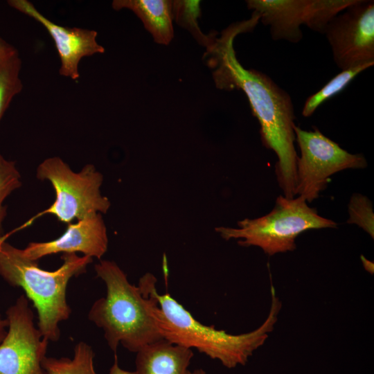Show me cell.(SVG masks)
<instances>
[{"label":"cell","instance_id":"cell-1","mask_svg":"<svg viewBox=\"0 0 374 374\" xmlns=\"http://www.w3.org/2000/svg\"><path fill=\"white\" fill-rule=\"evenodd\" d=\"M259 21L258 15L252 12L249 19L229 25L219 36L215 31L203 59L212 71L217 88L240 89L245 93L253 115L259 122L262 144L277 156L276 175L283 196L293 198L298 155L294 144L295 114L292 98L267 74L245 69L233 47L235 37L252 31Z\"/></svg>","mask_w":374,"mask_h":374},{"label":"cell","instance_id":"cell-2","mask_svg":"<svg viewBox=\"0 0 374 374\" xmlns=\"http://www.w3.org/2000/svg\"><path fill=\"white\" fill-rule=\"evenodd\" d=\"M94 268L97 276L105 283L107 294L93 303L88 318L104 331L115 359L120 344L129 351L137 353L162 339L154 316L157 303L153 294L155 276L147 273L135 286L115 262L101 260Z\"/></svg>","mask_w":374,"mask_h":374},{"label":"cell","instance_id":"cell-3","mask_svg":"<svg viewBox=\"0 0 374 374\" xmlns=\"http://www.w3.org/2000/svg\"><path fill=\"white\" fill-rule=\"evenodd\" d=\"M271 303L267 319L256 330L232 335L214 326L201 323L169 293L153 294L157 303L154 316L163 339L187 348H195L228 368L244 366L253 353L266 341L277 322L281 303L271 288Z\"/></svg>","mask_w":374,"mask_h":374},{"label":"cell","instance_id":"cell-4","mask_svg":"<svg viewBox=\"0 0 374 374\" xmlns=\"http://www.w3.org/2000/svg\"><path fill=\"white\" fill-rule=\"evenodd\" d=\"M61 258L58 269L44 270L37 261L26 258L21 249L0 242V276L10 285L24 290L37 310L38 328L48 341L60 339L59 325L71 315L66 296L70 279L84 273L93 261L90 256L76 253H63Z\"/></svg>","mask_w":374,"mask_h":374},{"label":"cell","instance_id":"cell-5","mask_svg":"<svg viewBox=\"0 0 374 374\" xmlns=\"http://www.w3.org/2000/svg\"><path fill=\"white\" fill-rule=\"evenodd\" d=\"M239 228L217 227L215 231L226 240L242 238L238 244L243 247L256 246L273 256L294 251L296 238L310 229L337 228V224L318 214L315 208L308 206L301 196L276 199L275 206L267 215L238 222Z\"/></svg>","mask_w":374,"mask_h":374},{"label":"cell","instance_id":"cell-6","mask_svg":"<svg viewBox=\"0 0 374 374\" xmlns=\"http://www.w3.org/2000/svg\"><path fill=\"white\" fill-rule=\"evenodd\" d=\"M36 177L51 182L55 193V201L24 224L3 235L0 242L6 241L12 234L31 226L44 215H53L58 221L69 224L93 213H106L110 207L108 198L100 192L103 176L93 164H87L80 172H74L60 157H50L38 166Z\"/></svg>","mask_w":374,"mask_h":374},{"label":"cell","instance_id":"cell-7","mask_svg":"<svg viewBox=\"0 0 374 374\" xmlns=\"http://www.w3.org/2000/svg\"><path fill=\"white\" fill-rule=\"evenodd\" d=\"M313 128V131H307L294 125L301 152L296 163L295 195L303 197L308 203L319 197L326 188L330 177L335 173L367 166L362 154L348 152L317 127Z\"/></svg>","mask_w":374,"mask_h":374},{"label":"cell","instance_id":"cell-8","mask_svg":"<svg viewBox=\"0 0 374 374\" xmlns=\"http://www.w3.org/2000/svg\"><path fill=\"white\" fill-rule=\"evenodd\" d=\"M356 0H248L247 8L269 27L274 40L299 42L302 25L324 34L329 21Z\"/></svg>","mask_w":374,"mask_h":374},{"label":"cell","instance_id":"cell-9","mask_svg":"<svg viewBox=\"0 0 374 374\" xmlns=\"http://www.w3.org/2000/svg\"><path fill=\"white\" fill-rule=\"evenodd\" d=\"M6 314L8 329L0 343V374H46L42 362L48 341L35 326L27 297L20 295Z\"/></svg>","mask_w":374,"mask_h":374},{"label":"cell","instance_id":"cell-10","mask_svg":"<svg viewBox=\"0 0 374 374\" xmlns=\"http://www.w3.org/2000/svg\"><path fill=\"white\" fill-rule=\"evenodd\" d=\"M324 34L340 69L374 63V1L356 0L329 21Z\"/></svg>","mask_w":374,"mask_h":374},{"label":"cell","instance_id":"cell-11","mask_svg":"<svg viewBox=\"0 0 374 374\" xmlns=\"http://www.w3.org/2000/svg\"><path fill=\"white\" fill-rule=\"evenodd\" d=\"M7 3L12 8L39 22L48 32L60 58L59 73L61 75L77 80L80 77L78 65L82 58L105 52L104 47L96 40L98 33L96 30L56 24L27 0H9Z\"/></svg>","mask_w":374,"mask_h":374},{"label":"cell","instance_id":"cell-12","mask_svg":"<svg viewBox=\"0 0 374 374\" xmlns=\"http://www.w3.org/2000/svg\"><path fill=\"white\" fill-rule=\"evenodd\" d=\"M108 247L107 229L100 213H93L67 224L64 233L48 242H33L22 249L24 255L31 260L57 253H75L100 259Z\"/></svg>","mask_w":374,"mask_h":374},{"label":"cell","instance_id":"cell-13","mask_svg":"<svg viewBox=\"0 0 374 374\" xmlns=\"http://www.w3.org/2000/svg\"><path fill=\"white\" fill-rule=\"evenodd\" d=\"M136 353L134 371L121 368L114 362L109 374H187L193 350L163 339L148 344Z\"/></svg>","mask_w":374,"mask_h":374},{"label":"cell","instance_id":"cell-14","mask_svg":"<svg viewBox=\"0 0 374 374\" xmlns=\"http://www.w3.org/2000/svg\"><path fill=\"white\" fill-rule=\"evenodd\" d=\"M116 10L129 9L141 20L156 43L167 45L174 37L172 1L169 0H114Z\"/></svg>","mask_w":374,"mask_h":374},{"label":"cell","instance_id":"cell-15","mask_svg":"<svg viewBox=\"0 0 374 374\" xmlns=\"http://www.w3.org/2000/svg\"><path fill=\"white\" fill-rule=\"evenodd\" d=\"M21 68V60L17 49L0 37V121L13 98L23 88Z\"/></svg>","mask_w":374,"mask_h":374},{"label":"cell","instance_id":"cell-16","mask_svg":"<svg viewBox=\"0 0 374 374\" xmlns=\"http://www.w3.org/2000/svg\"><path fill=\"white\" fill-rule=\"evenodd\" d=\"M94 353L84 341L74 348L73 358H44L42 366L46 374H97L93 366Z\"/></svg>","mask_w":374,"mask_h":374},{"label":"cell","instance_id":"cell-17","mask_svg":"<svg viewBox=\"0 0 374 374\" xmlns=\"http://www.w3.org/2000/svg\"><path fill=\"white\" fill-rule=\"evenodd\" d=\"M373 65L374 63H369L341 70L320 90L307 98L302 109V115L305 117L311 116L319 106L341 91L357 75Z\"/></svg>","mask_w":374,"mask_h":374},{"label":"cell","instance_id":"cell-18","mask_svg":"<svg viewBox=\"0 0 374 374\" xmlns=\"http://www.w3.org/2000/svg\"><path fill=\"white\" fill-rule=\"evenodd\" d=\"M172 20L186 29L199 44L207 47L211 44L215 32L205 35L198 24L201 16L200 1H172Z\"/></svg>","mask_w":374,"mask_h":374},{"label":"cell","instance_id":"cell-19","mask_svg":"<svg viewBox=\"0 0 374 374\" xmlns=\"http://www.w3.org/2000/svg\"><path fill=\"white\" fill-rule=\"evenodd\" d=\"M21 186V175L15 162L6 159L0 154V238L3 235V222L7 215L3 202Z\"/></svg>","mask_w":374,"mask_h":374},{"label":"cell","instance_id":"cell-20","mask_svg":"<svg viewBox=\"0 0 374 374\" xmlns=\"http://www.w3.org/2000/svg\"><path fill=\"white\" fill-rule=\"evenodd\" d=\"M348 224L357 225L373 238V204L367 197L359 193H354L348 203Z\"/></svg>","mask_w":374,"mask_h":374},{"label":"cell","instance_id":"cell-21","mask_svg":"<svg viewBox=\"0 0 374 374\" xmlns=\"http://www.w3.org/2000/svg\"><path fill=\"white\" fill-rule=\"evenodd\" d=\"M8 329V321L0 315V343L5 337Z\"/></svg>","mask_w":374,"mask_h":374},{"label":"cell","instance_id":"cell-22","mask_svg":"<svg viewBox=\"0 0 374 374\" xmlns=\"http://www.w3.org/2000/svg\"><path fill=\"white\" fill-rule=\"evenodd\" d=\"M187 374H206V373L202 369H195L193 371H188Z\"/></svg>","mask_w":374,"mask_h":374}]
</instances>
